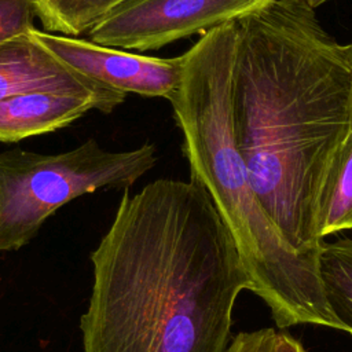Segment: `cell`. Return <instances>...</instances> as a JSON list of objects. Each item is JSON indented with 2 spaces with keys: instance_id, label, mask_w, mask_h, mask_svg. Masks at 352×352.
<instances>
[{
  "instance_id": "1",
  "label": "cell",
  "mask_w": 352,
  "mask_h": 352,
  "mask_svg": "<svg viewBox=\"0 0 352 352\" xmlns=\"http://www.w3.org/2000/svg\"><path fill=\"white\" fill-rule=\"evenodd\" d=\"M89 258L82 352H227L250 279L201 184L157 179L124 190Z\"/></svg>"
},
{
  "instance_id": "2",
  "label": "cell",
  "mask_w": 352,
  "mask_h": 352,
  "mask_svg": "<svg viewBox=\"0 0 352 352\" xmlns=\"http://www.w3.org/2000/svg\"><path fill=\"white\" fill-rule=\"evenodd\" d=\"M235 25L231 109L250 187L287 245L319 256L320 198L352 129V41L338 43L304 0Z\"/></svg>"
},
{
  "instance_id": "3",
  "label": "cell",
  "mask_w": 352,
  "mask_h": 352,
  "mask_svg": "<svg viewBox=\"0 0 352 352\" xmlns=\"http://www.w3.org/2000/svg\"><path fill=\"white\" fill-rule=\"evenodd\" d=\"M235 22L202 34L182 55L180 82L168 99L183 136L190 179L209 192L232 235L250 292L267 304L279 329L318 324L344 331L324 298L319 256L293 250L250 187L231 109Z\"/></svg>"
},
{
  "instance_id": "4",
  "label": "cell",
  "mask_w": 352,
  "mask_h": 352,
  "mask_svg": "<svg viewBox=\"0 0 352 352\" xmlns=\"http://www.w3.org/2000/svg\"><path fill=\"white\" fill-rule=\"evenodd\" d=\"M158 161L153 143L109 151L95 139L58 154L0 153V253L28 245L72 199L96 190H128Z\"/></svg>"
},
{
  "instance_id": "5",
  "label": "cell",
  "mask_w": 352,
  "mask_h": 352,
  "mask_svg": "<svg viewBox=\"0 0 352 352\" xmlns=\"http://www.w3.org/2000/svg\"><path fill=\"white\" fill-rule=\"evenodd\" d=\"M275 0H129L116 8L88 36L99 45L160 50L170 43L245 18Z\"/></svg>"
},
{
  "instance_id": "6",
  "label": "cell",
  "mask_w": 352,
  "mask_h": 352,
  "mask_svg": "<svg viewBox=\"0 0 352 352\" xmlns=\"http://www.w3.org/2000/svg\"><path fill=\"white\" fill-rule=\"evenodd\" d=\"M28 34L69 69L125 95L169 99L180 82L182 55L147 56L37 28Z\"/></svg>"
},
{
  "instance_id": "7",
  "label": "cell",
  "mask_w": 352,
  "mask_h": 352,
  "mask_svg": "<svg viewBox=\"0 0 352 352\" xmlns=\"http://www.w3.org/2000/svg\"><path fill=\"white\" fill-rule=\"evenodd\" d=\"M125 99V94L113 88L37 89L12 95L0 102V142L15 143L65 128L89 110L110 114Z\"/></svg>"
},
{
  "instance_id": "8",
  "label": "cell",
  "mask_w": 352,
  "mask_h": 352,
  "mask_svg": "<svg viewBox=\"0 0 352 352\" xmlns=\"http://www.w3.org/2000/svg\"><path fill=\"white\" fill-rule=\"evenodd\" d=\"M110 87L65 66L29 34L0 43V102L29 91H102Z\"/></svg>"
},
{
  "instance_id": "9",
  "label": "cell",
  "mask_w": 352,
  "mask_h": 352,
  "mask_svg": "<svg viewBox=\"0 0 352 352\" xmlns=\"http://www.w3.org/2000/svg\"><path fill=\"white\" fill-rule=\"evenodd\" d=\"M319 276L331 314L352 334V238L322 243Z\"/></svg>"
},
{
  "instance_id": "10",
  "label": "cell",
  "mask_w": 352,
  "mask_h": 352,
  "mask_svg": "<svg viewBox=\"0 0 352 352\" xmlns=\"http://www.w3.org/2000/svg\"><path fill=\"white\" fill-rule=\"evenodd\" d=\"M36 16L48 33L77 37L129 0H32Z\"/></svg>"
},
{
  "instance_id": "11",
  "label": "cell",
  "mask_w": 352,
  "mask_h": 352,
  "mask_svg": "<svg viewBox=\"0 0 352 352\" xmlns=\"http://www.w3.org/2000/svg\"><path fill=\"white\" fill-rule=\"evenodd\" d=\"M352 230V129L324 187L318 210V232L323 239Z\"/></svg>"
},
{
  "instance_id": "12",
  "label": "cell",
  "mask_w": 352,
  "mask_h": 352,
  "mask_svg": "<svg viewBox=\"0 0 352 352\" xmlns=\"http://www.w3.org/2000/svg\"><path fill=\"white\" fill-rule=\"evenodd\" d=\"M34 16L32 0H0V43L28 34Z\"/></svg>"
},
{
  "instance_id": "13",
  "label": "cell",
  "mask_w": 352,
  "mask_h": 352,
  "mask_svg": "<svg viewBox=\"0 0 352 352\" xmlns=\"http://www.w3.org/2000/svg\"><path fill=\"white\" fill-rule=\"evenodd\" d=\"M276 331L272 327L238 333L228 345L227 352H274Z\"/></svg>"
},
{
  "instance_id": "14",
  "label": "cell",
  "mask_w": 352,
  "mask_h": 352,
  "mask_svg": "<svg viewBox=\"0 0 352 352\" xmlns=\"http://www.w3.org/2000/svg\"><path fill=\"white\" fill-rule=\"evenodd\" d=\"M274 352H307L302 344L286 331L276 333Z\"/></svg>"
},
{
  "instance_id": "15",
  "label": "cell",
  "mask_w": 352,
  "mask_h": 352,
  "mask_svg": "<svg viewBox=\"0 0 352 352\" xmlns=\"http://www.w3.org/2000/svg\"><path fill=\"white\" fill-rule=\"evenodd\" d=\"M311 8H316V7H319V6H322V4H324L326 1H329V0H304Z\"/></svg>"
}]
</instances>
